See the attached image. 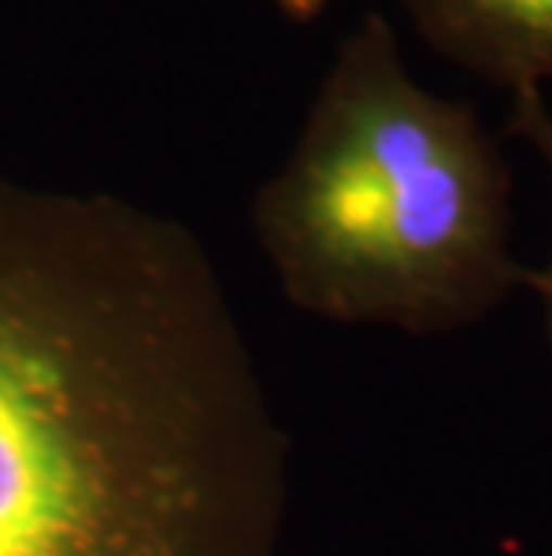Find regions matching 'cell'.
I'll use <instances>...</instances> for the list:
<instances>
[{
    "instance_id": "obj_2",
    "label": "cell",
    "mask_w": 552,
    "mask_h": 556,
    "mask_svg": "<svg viewBox=\"0 0 552 556\" xmlns=\"http://www.w3.org/2000/svg\"><path fill=\"white\" fill-rule=\"evenodd\" d=\"M252 223L284 299L341 327L455 334L527 277L502 144L409 73L384 15L341 43Z\"/></svg>"
},
{
    "instance_id": "obj_5",
    "label": "cell",
    "mask_w": 552,
    "mask_h": 556,
    "mask_svg": "<svg viewBox=\"0 0 552 556\" xmlns=\"http://www.w3.org/2000/svg\"><path fill=\"white\" fill-rule=\"evenodd\" d=\"M326 0H280V8L287 11V15H295V18H312L316 11H323Z\"/></svg>"
},
{
    "instance_id": "obj_3",
    "label": "cell",
    "mask_w": 552,
    "mask_h": 556,
    "mask_svg": "<svg viewBox=\"0 0 552 556\" xmlns=\"http://www.w3.org/2000/svg\"><path fill=\"white\" fill-rule=\"evenodd\" d=\"M424 40L485 83L545 90L552 83V0H406Z\"/></svg>"
},
{
    "instance_id": "obj_1",
    "label": "cell",
    "mask_w": 552,
    "mask_h": 556,
    "mask_svg": "<svg viewBox=\"0 0 552 556\" xmlns=\"http://www.w3.org/2000/svg\"><path fill=\"white\" fill-rule=\"evenodd\" d=\"M291 438L213 258L0 180V556H284Z\"/></svg>"
},
{
    "instance_id": "obj_4",
    "label": "cell",
    "mask_w": 552,
    "mask_h": 556,
    "mask_svg": "<svg viewBox=\"0 0 552 556\" xmlns=\"http://www.w3.org/2000/svg\"><path fill=\"white\" fill-rule=\"evenodd\" d=\"M510 134L531 144V151L552 176V104L545 101V90H521L513 93L510 104ZM524 288L535 294L542 305V330H545V345L552 349V258L545 266L527 269Z\"/></svg>"
}]
</instances>
